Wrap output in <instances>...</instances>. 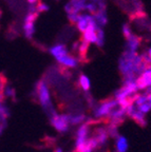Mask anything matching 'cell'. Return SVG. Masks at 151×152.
Segmentation results:
<instances>
[{"mask_svg": "<svg viewBox=\"0 0 151 152\" xmlns=\"http://www.w3.org/2000/svg\"><path fill=\"white\" fill-rule=\"evenodd\" d=\"M148 66L143 54L125 51L118 60V69L123 76V80L135 79L144 72Z\"/></svg>", "mask_w": 151, "mask_h": 152, "instance_id": "6da1fadb", "label": "cell"}, {"mask_svg": "<svg viewBox=\"0 0 151 152\" xmlns=\"http://www.w3.org/2000/svg\"><path fill=\"white\" fill-rule=\"evenodd\" d=\"M36 97H37V100L40 106H41V108H43V110L49 116V118L56 113L52 104L50 88L45 79L39 80L37 83V85H36Z\"/></svg>", "mask_w": 151, "mask_h": 152, "instance_id": "7a4b0ae2", "label": "cell"}, {"mask_svg": "<svg viewBox=\"0 0 151 152\" xmlns=\"http://www.w3.org/2000/svg\"><path fill=\"white\" fill-rule=\"evenodd\" d=\"M116 107H118V102L113 97L103 100L93 108V119L98 121H106L110 113Z\"/></svg>", "mask_w": 151, "mask_h": 152, "instance_id": "3957f363", "label": "cell"}, {"mask_svg": "<svg viewBox=\"0 0 151 152\" xmlns=\"http://www.w3.org/2000/svg\"><path fill=\"white\" fill-rule=\"evenodd\" d=\"M38 13L36 11V7H30L28 13L26 14L23 19V34L26 39H33L36 31V19H37Z\"/></svg>", "mask_w": 151, "mask_h": 152, "instance_id": "277c9868", "label": "cell"}, {"mask_svg": "<svg viewBox=\"0 0 151 152\" xmlns=\"http://www.w3.org/2000/svg\"><path fill=\"white\" fill-rule=\"evenodd\" d=\"M50 124L58 133H66L70 128L69 114L66 113H55L50 117Z\"/></svg>", "mask_w": 151, "mask_h": 152, "instance_id": "5b68a950", "label": "cell"}, {"mask_svg": "<svg viewBox=\"0 0 151 152\" xmlns=\"http://www.w3.org/2000/svg\"><path fill=\"white\" fill-rule=\"evenodd\" d=\"M91 124L89 121H86L85 124L80 125L77 128L75 132V152H78L81 148L85 146L86 142L89 138L90 134V128H91Z\"/></svg>", "mask_w": 151, "mask_h": 152, "instance_id": "8992f818", "label": "cell"}, {"mask_svg": "<svg viewBox=\"0 0 151 152\" xmlns=\"http://www.w3.org/2000/svg\"><path fill=\"white\" fill-rule=\"evenodd\" d=\"M126 114H127V117L133 119L139 126L145 127L147 125L145 114H143L142 112H139V110H137V108L134 106V104H131L130 106H128V107L126 108Z\"/></svg>", "mask_w": 151, "mask_h": 152, "instance_id": "52a82bcc", "label": "cell"}, {"mask_svg": "<svg viewBox=\"0 0 151 152\" xmlns=\"http://www.w3.org/2000/svg\"><path fill=\"white\" fill-rule=\"evenodd\" d=\"M88 0H69L65 5V11L68 14H81L85 12Z\"/></svg>", "mask_w": 151, "mask_h": 152, "instance_id": "ba28073f", "label": "cell"}, {"mask_svg": "<svg viewBox=\"0 0 151 152\" xmlns=\"http://www.w3.org/2000/svg\"><path fill=\"white\" fill-rule=\"evenodd\" d=\"M136 85L139 91H147L151 89V66L146 68L144 72L137 77Z\"/></svg>", "mask_w": 151, "mask_h": 152, "instance_id": "9c48e42d", "label": "cell"}, {"mask_svg": "<svg viewBox=\"0 0 151 152\" xmlns=\"http://www.w3.org/2000/svg\"><path fill=\"white\" fill-rule=\"evenodd\" d=\"M94 23H95V21L92 15L88 14V13H81V14L79 15V17H78V20L75 23V26H76V28L78 30V32L83 34L90 26H92V24H94Z\"/></svg>", "mask_w": 151, "mask_h": 152, "instance_id": "30bf717a", "label": "cell"}, {"mask_svg": "<svg viewBox=\"0 0 151 152\" xmlns=\"http://www.w3.org/2000/svg\"><path fill=\"white\" fill-rule=\"evenodd\" d=\"M11 115L10 108L4 100H0V135L3 134L5 129L7 128V121Z\"/></svg>", "mask_w": 151, "mask_h": 152, "instance_id": "8fae6325", "label": "cell"}, {"mask_svg": "<svg viewBox=\"0 0 151 152\" xmlns=\"http://www.w3.org/2000/svg\"><path fill=\"white\" fill-rule=\"evenodd\" d=\"M56 61L62 66L67 68V69H75L79 64V58L76 56H73L71 54H67L65 56L58 58V59H56Z\"/></svg>", "mask_w": 151, "mask_h": 152, "instance_id": "7c38bea8", "label": "cell"}, {"mask_svg": "<svg viewBox=\"0 0 151 152\" xmlns=\"http://www.w3.org/2000/svg\"><path fill=\"white\" fill-rule=\"evenodd\" d=\"M93 137L96 140L97 145H98V148H103L107 142H108L109 140V134L107 132V129L104 128V127H97L94 130V135Z\"/></svg>", "mask_w": 151, "mask_h": 152, "instance_id": "4fadbf2b", "label": "cell"}, {"mask_svg": "<svg viewBox=\"0 0 151 152\" xmlns=\"http://www.w3.org/2000/svg\"><path fill=\"white\" fill-rule=\"evenodd\" d=\"M97 28L98 26H96V23L92 24V26H90L89 28L81 34V40L85 41V42L89 43H95L96 42V31H97Z\"/></svg>", "mask_w": 151, "mask_h": 152, "instance_id": "5bb4252c", "label": "cell"}, {"mask_svg": "<svg viewBox=\"0 0 151 152\" xmlns=\"http://www.w3.org/2000/svg\"><path fill=\"white\" fill-rule=\"evenodd\" d=\"M141 43H142V39L135 34H132L129 38L126 39V51L137 53V50L141 47Z\"/></svg>", "mask_w": 151, "mask_h": 152, "instance_id": "9a60e30c", "label": "cell"}, {"mask_svg": "<svg viewBox=\"0 0 151 152\" xmlns=\"http://www.w3.org/2000/svg\"><path fill=\"white\" fill-rule=\"evenodd\" d=\"M49 52H50V54L54 57L55 59H58L60 57L69 54L68 48H67V45H64V43H56V45H52V47L50 48Z\"/></svg>", "mask_w": 151, "mask_h": 152, "instance_id": "2e32d148", "label": "cell"}, {"mask_svg": "<svg viewBox=\"0 0 151 152\" xmlns=\"http://www.w3.org/2000/svg\"><path fill=\"white\" fill-rule=\"evenodd\" d=\"M96 26L100 28H104L108 23V14L106 10H98L94 15H92Z\"/></svg>", "mask_w": 151, "mask_h": 152, "instance_id": "e0dca14e", "label": "cell"}, {"mask_svg": "<svg viewBox=\"0 0 151 152\" xmlns=\"http://www.w3.org/2000/svg\"><path fill=\"white\" fill-rule=\"evenodd\" d=\"M115 144H114V152H127L129 149V142L128 140L124 135L118 134L115 138Z\"/></svg>", "mask_w": 151, "mask_h": 152, "instance_id": "ac0fdd59", "label": "cell"}, {"mask_svg": "<svg viewBox=\"0 0 151 152\" xmlns=\"http://www.w3.org/2000/svg\"><path fill=\"white\" fill-rule=\"evenodd\" d=\"M88 121V117L84 113L69 114V121L70 126H80Z\"/></svg>", "mask_w": 151, "mask_h": 152, "instance_id": "d6986e66", "label": "cell"}, {"mask_svg": "<svg viewBox=\"0 0 151 152\" xmlns=\"http://www.w3.org/2000/svg\"><path fill=\"white\" fill-rule=\"evenodd\" d=\"M78 85L81 89H83L84 92L88 93L90 91V88H91V83H90V79L86 74L81 73L78 77Z\"/></svg>", "mask_w": 151, "mask_h": 152, "instance_id": "ffe728a7", "label": "cell"}, {"mask_svg": "<svg viewBox=\"0 0 151 152\" xmlns=\"http://www.w3.org/2000/svg\"><path fill=\"white\" fill-rule=\"evenodd\" d=\"M2 96L3 99L4 98H9V99H15L16 98V91L13 88L12 86L9 85V83H5L4 87H3L2 90Z\"/></svg>", "mask_w": 151, "mask_h": 152, "instance_id": "44dd1931", "label": "cell"}, {"mask_svg": "<svg viewBox=\"0 0 151 152\" xmlns=\"http://www.w3.org/2000/svg\"><path fill=\"white\" fill-rule=\"evenodd\" d=\"M95 45L98 48H103L105 45V32L104 28H97L96 31V42Z\"/></svg>", "mask_w": 151, "mask_h": 152, "instance_id": "7402d4cb", "label": "cell"}, {"mask_svg": "<svg viewBox=\"0 0 151 152\" xmlns=\"http://www.w3.org/2000/svg\"><path fill=\"white\" fill-rule=\"evenodd\" d=\"M97 11H98V7H97V5L95 4V3H93L92 1L88 0L87 4H86L85 12H87L88 14H90V15H94L95 13L97 12Z\"/></svg>", "mask_w": 151, "mask_h": 152, "instance_id": "603a6c76", "label": "cell"}, {"mask_svg": "<svg viewBox=\"0 0 151 152\" xmlns=\"http://www.w3.org/2000/svg\"><path fill=\"white\" fill-rule=\"evenodd\" d=\"M122 33H123V35L125 36L126 39L129 38L130 36L132 35L133 34L132 28H131V26H130L129 23H124L123 24V26H122Z\"/></svg>", "mask_w": 151, "mask_h": 152, "instance_id": "cb8c5ba5", "label": "cell"}, {"mask_svg": "<svg viewBox=\"0 0 151 152\" xmlns=\"http://www.w3.org/2000/svg\"><path fill=\"white\" fill-rule=\"evenodd\" d=\"M49 10H50L49 4H47L45 2H41V1H39V2L37 3V5H36V11H37L38 14H39V13L48 12Z\"/></svg>", "mask_w": 151, "mask_h": 152, "instance_id": "d4e9b609", "label": "cell"}, {"mask_svg": "<svg viewBox=\"0 0 151 152\" xmlns=\"http://www.w3.org/2000/svg\"><path fill=\"white\" fill-rule=\"evenodd\" d=\"M90 1H92L93 3L97 5L98 10H106L107 4H106V0H90Z\"/></svg>", "mask_w": 151, "mask_h": 152, "instance_id": "484cf974", "label": "cell"}, {"mask_svg": "<svg viewBox=\"0 0 151 152\" xmlns=\"http://www.w3.org/2000/svg\"><path fill=\"white\" fill-rule=\"evenodd\" d=\"M5 83H7V81H5L4 77H3L2 75H0V100H4L3 99V96H2V90H3V87H4Z\"/></svg>", "mask_w": 151, "mask_h": 152, "instance_id": "4316f807", "label": "cell"}, {"mask_svg": "<svg viewBox=\"0 0 151 152\" xmlns=\"http://www.w3.org/2000/svg\"><path fill=\"white\" fill-rule=\"evenodd\" d=\"M29 3V5L30 7H36L37 5V3L39 2V0H26Z\"/></svg>", "mask_w": 151, "mask_h": 152, "instance_id": "83f0119b", "label": "cell"}, {"mask_svg": "<svg viewBox=\"0 0 151 152\" xmlns=\"http://www.w3.org/2000/svg\"><path fill=\"white\" fill-rule=\"evenodd\" d=\"M145 93L147 94V97H148V102L150 104V106H151V89L145 91Z\"/></svg>", "mask_w": 151, "mask_h": 152, "instance_id": "f1b7e54d", "label": "cell"}, {"mask_svg": "<svg viewBox=\"0 0 151 152\" xmlns=\"http://www.w3.org/2000/svg\"><path fill=\"white\" fill-rule=\"evenodd\" d=\"M54 152H64V150H62V148L58 147V148H56V149H55Z\"/></svg>", "mask_w": 151, "mask_h": 152, "instance_id": "f546056e", "label": "cell"}, {"mask_svg": "<svg viewBox=\"0 0 151 152\" xmlns=\"http://www.w3.org/2000/svg\"><path fill=\"white\" fill-rule=\"evenodd\" d=\"M149 28H150V31H151V24H150V26H149Z\"/></svg>", "mask_w": 151, "mask_h": 152, "instance_id": "4dcf8cb0", "label": "cell"}, {"mask_svg": "<svg viewBox=\"0 0 151 152\" xmlns=\"http://www.w3.org/2000/svg\"><path fill=\"white\" fill-rule=\"evenodd\" d=\"M0 16H1V12H0Z\"/></svg>", "mask_w": 151, "mask_h": 152, "instance_id": "1f68e13d", "label": "cell"}]
</instances>
